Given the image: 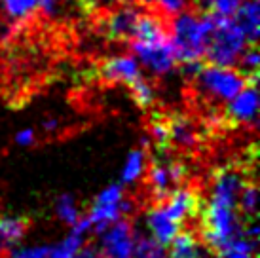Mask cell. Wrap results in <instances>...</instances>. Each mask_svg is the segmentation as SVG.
Wrapping results in <instances>:
<instances>
[{"label":"cell","mask_w":260,"mask_h":258,"mask_svg":"<svg viewBox=\"0 0 260 258\" xmlns=\"http://www.w3.org/2000/svg\"><path fill=\"white\" fill-rule=\"evenodd\" d=\"M218 17L213 12H186L171 17V44H173L177 63L190 61H205V46L213 27L217 25Z\"/></svg>","instance_id":"1"},{"label":"cell","mask_w":260,"mask_h":258,"mask_svg":"<svg viewBox=\"0 0 260 258\" xmlns=\"http://www.w3.org/2000/svg\"><path fill=\"white\" fill-rule=\"evenodd\" d=\"M247 40L232 17H218L205 46V63L215 67H236Z\"/></svg>","instance_id":"2"},{"label":"cell","mask_w":260,"mask_h":258,"mask_svg":"<svg viewBox=\"0 0 260 258\" xmlns=\"http://www.w3.org/2000/svg\"><path fill=\"white\" fill-rule=\"evenodd\" d=\"M194 82L202 93L215 101H230L239 89L247 86L245 76L236 67H215L207 63L198 72Z\"/></svg>","instance_id":"3"},{"label":"cell","mask_w":260,"mask_h":258,"mask_svg":"<svg viewBox=\"0 0 260 258\" xmlns=\"http://www.w3.org/2000/svg\"><path fill=\"white\" fill-rule=\"evenodd\" d=\"M131 50L139 57V61L145 64L152 74H167L175 69L177 57H175L171 36H166L161 40L145 42V40H129Z\"/></svg>","instance_id":"4"},{"label":"cell","mask_w":260,"mask_h":258,"mask_svg":"<svg viewBox=\"0 0 260 258\" xmlns=\"http://www.w3.org/2000/svg\"><path fill=\"white\" fill-rule=\"evenodd\" d=\"M188 175L186 165L181 162H159L152 159L146 171V184L150 188L152 200L158 203L171 192L173 184H182Z\"/></svg>","instance_id":"5"},{"label":"cell","mask_w":260,"mask_h":258,"mask_svg":"<svg viewBox=\"0 0 260 258\" xmlns=\"http://www.w3.org/2000/svg\"><path fill=\"white\" fill-rule=\"evenodd\" d=\"M154 205H159L175 224L179 226H184L188 218H198L200 211H202L203 200L198 190H192V188H177V190H171L166 198Z\"/></svg>","instance_id":"6"},{"label":"cell","mask_w":260,"mask_h":258,"mask_svg":"<svg viewBox=\"0 0 260 258\" xmlns=\"http://www.w3.org/2000/svg\"><path fill=\"white\" fill-rule=\"evenodd\" d=\"M256 114H258V91H256V86L247 84L243 89H239L238 93L228 101L222 114V123L226 125H253L254 127Z\"/></svg>","instance_id":"7"},{"label":"cell","mask_w":260,"mask_h":258,"mask_svg":"<svg viewBox=\"0 0 260 258\" xmlns=\"http://www.w3.org/2000/svg\"><path fill=\"white\" fill-rule=\"evenodd\" d=\"M141 12H143V8L139 6L137 2L135 4H120V6L112 8L103 19V33L112 42H129L133 38L135 23H137Z\"/></svg>","instance_id":"8"},{"label":"cell","mask_w":260,"mask_h":258,"mask_svg":"<svg viewBox=\"0 0 260 258\" xmlns=\"http://www.w3.org/2000/svg\"><path fill=\"white\" fill-rule=\"evenodd\" d=\"M135 249V232L129 220H116L109 226V232H105L101 241L103 258H133Z\"/></svg>","instance_id":"9"},{"label":"cell","mask_w":260,"mask_h":258,"mask_svg":"<svg viewBox=\"0 0 260 258\" xmlns=\"http://www.w3.org/2000/svg\"><path fill=\"white\" fill-rule=\"evenodd\" d=\"M123 198L122 186H110L105 192L99 194L95 200L91 213H89V222L95 226L97 232H105L110 224L120 218V201Z\"/></svg>","instance_id":"10"},{"label":"cell","mask_w":260,"mask_h":258,"mask_svg":"<svg viewBox=\"0 0 260 258\" xmlns=\"http://www.w3.org/2000/svg\"><path fill=\"white\" fill-rule=\"evenodd\" d=\"M141 67L133 55H118V57L105 59L99 64V78L107 84H125L141 78Z\"/></svg>","instance_id":"11"},{"label":"cell","mask_w":260,"mask_h":258,"mask_svg":"<svg viewBox=\"0 0 260 258\" xmlns=\"http://www.w3.org/2000/svg\"><path fill=\"white\" fill-rule=\"evenodd\" d=\"M234 23L243 33L247 44H258L260 35V0H241L236 14L232 15Z\"/></svg>","instance_id":"12"},{"label":"cell","mask_w":260,"mask_h":258,"mask_svg":"<svg viewBox=\"0 0 260 258\" xmlns=\"http://www.w3.org/2000/svg\"><path fill=\"white\" fill-rule=\"evenodd\" d=\"M148 228L152 232V237L159 241L161 245H166L169 247V243L173 241V237L181 232V226L179 224H175L169 216L164 213V209L159 207V205H154V207L148 211Z\"/></svg>","instance_id":"13"},{"label":"cell","mask_w":260,"mask_h":258,"mask_svg":"<svg viewBox=\"0 0 260 258\" xmlns=\"http://www.w3.org/2000/svg\"><path fill=\"white\" fill-rule=\"evenodd\" d=\"M167 123H169V141L171 146L179 144L182 148H190L198 143V133H196L194 123L182 114H171L167 116Z\"/></svg>","instance_id":"14"},{"label":"cell","mask_w":260,"mask_h":258,"mask_svg":"<svg viewBox=\"0 0 260 258\" xmlns=\"http://www.w3.org/2000/svg\"><path fill=\"white\" fill-rule=\"evenodd\" d=\"M91 226L89 218H78L74 222L73 234L67 237L63 243H59L57 247L50 249V256L48 258H73L76 254L80 247H82V241H84V234L87 232V228Z\"/></svg>","instance_id":"15"},{"label":"cell","mask_w":260,"mask_h":258,"mask_svg":"<svg viewBox=\"0 0 260 258\" xmlns=\"http://www.w3.org/2000/svg\"><path fill=\"white\" fill-rule=\"evenodd\" d=\"M30 226L29 216H8L0 215V247L14 245L21 239Z\"/></svg>","instance_id":"16"},{"label":"cell","mask_w":260,"mask_h":258,"mask_svg":"<svg viewBox=\"0 0 260 258\" xmlns=\"http://www.w3.org/2000/svg\"><path fill=\"white\" fill-rule=\"evenodd\" d=\"M171 251H169V258H200L202 256V247L198 237L192 232H179L173 237V241L169 243Z\"/></svg>","instance_id":"17"},{"label":"cell","mask_w":260,"mask_h":258,"mask_svg":"<svg viewBox=\"0 0 260 258\" xmlns=\"http://www.w3.org/2000/svg\"><path fill=\"white\" fill-rule=\"evenodd\" d=\"M133 258H167V247L154 237L141 236L135 239Z\"/></svg>","instance_id":"18"},{"label":"cell","mask_w":260,"mask_h":258,"mask_svg":"<svg viewBox=\"0 0 260 258\" xmlns=\"http://www.w3.org/2000/svg\"><path fill=\"white\" fill-rule=\"evenodd\" d=\"M150 8L152 12H156L161 17H175L177 14H181L182 10H186L190 6V0H139Z\"/></svg>","instance_id":"19"},{"label":"cell","mask_w":260,"mask_h":258,"mask_svg":"<svg viewBox=\"0 0 260 258\" xmlns=\"http://www.w3.org/2000/svg\"><path fill=\"white\" fill-rule=\"evenodd\" d=\"M40 6V0H2V8L12 19H27Z\"/></svg>","instance_id":"20"},{"label":"cell","mask_w":260,"mask_h":258,"mask_svg":"<svg viewBox=\"0 0 260 258\" xmlns=\"http://www.w3.org/2000/svg\"><path fill=\"white\" fill-rule=\"evenodd\" d=\"M129 91H131L133 101H135V105L141 108H150L152 105H154V101H156V91H154V87H152L150 82H146L143 76L137 78L135 82H131Z\"/></svg>","instance_id":"21"},{"label":"cell","mask_w":260,"mask_h":258,"mask_svg":"<svg viewBox=\"0 0 260 258\" xmlns=\"http://www.w3.org/2000/svg\"><path fill=\"white\" fill-rule=\"evenodd\" d=\"M145 159H146V156L143 148L131 152L129 158H127V164L123 167V175H122V180L125 184L135 182V180L143 175V171H145Z\"/></svg>","instance_id":"22"},{"label":"cell","mask_w":260,"mask_h":258,"mask_svg":"<svg viewBox=\"0 0 260 258\" xmlns=\"http://www.w3.org/2000/svg\"><path fill=\"white\" fill-rule=\"evenodd\" d=\"M57 215L69 224H74L80 218L78 207H76V203H74V200L71 198V196H63V198H59Z\"/></svg>","instance_id":"23"},{"label":"cell","mask_w":260,"mask_h":258,"mask_svg":"<svg viewBox=\"0 0 260 258\" xmlns=\"http://www.w3.org/2000/svg\"><path fill=\"white\" fill-rule=\"evenodd\" d=\"M48 256H50V249L48 247H37V249L14 251L8 258H48Z\"/></svg>","instance_id":"24"},{"label":"cell","mask_w":260,"mask_h":258,"mask_svg":"<svg viewBox=\"0 0 260 258\" xmlns=\"http://www.w3.org/2000/svg\"><path fill=\"white\" fill-rule=\"evenodd\" d=\"M73 258H103L99 249H95V247H80L76 254Z\"/></svg>","instance_id":"25"},{"label":"cell","mask_w":260,"mask_h":258,"mask_svg":"<svg viewBox=\"0 0 260 258\" xmlns=\"http://www.w3.org/2000/svg\"><path fill=\"white\" fill-rule=\"evenodd\" d=\"M15 141L19 144H32L35 143V131L32 129H23L21 133H17V137H15Z\"/></svg>","instance_id":"26"},{"label":"cell","mask_w":260,"mask_h":258,"mask_svg":"<svg viewBox=\"0 0 260 258\" xmlns=\"http://www.w3.org/2000/svg\"><path fill=\"white\" fill-rule=\"evenodd\" d=\"M78 4L84 8L86 12H95V10L103 4V0H78Z\"/></svg>","instance_id":"27"},{"label":"cell","mask_w":260,"mask_h":258,"mask_svg":"<svg viewBox=\"0 0 260 258\" xmlns=\"http://www.w3.org/2000/svg\"><path fill=\"white\" fill-rule=\"evenodd\" d=\"M114 2H118V4H135L139 0H114Z\"/></svg>","instance_id":"28"}]
</instances>
